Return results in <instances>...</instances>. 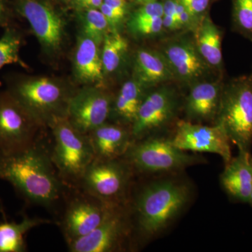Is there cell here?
<instances>
[{
	"label": "cell",
	"instance_id": "cell-5",
	"mask_svg": "<svg viewBox=\"0 0 252 252\" xmlns=\"http://www.w3.org/2000/svg\"><path fill=\"white\" fill-rule=\"evenodd\" d=\"M41 125L67 117L68 96L62 86L48 78L18 79L7 91Z\"/></svg>",
	"mask_w": 252,
	"mask_h": 252
},
{
	"label": "cell",
	"instance_id": "cell-14",
	"mask_svg": "<svg viewBox=\"0 0 252 252\" xmlns=\"http://www.w3.org/2000/svg\"><path fill=\"white\" fill-rule=\"evenodd\" d=\"M16 10L30 23L41 44L56 51L62 43L64 23L59 14L49 6L36 0H18Z\"/></svg>",
	"mask_w": 252,
	"mask_h": 252
},
{
	"label": "cell",
	"instance_id": "cell-9",
	"mask_svg": "<svg viewBox=\"0 0 252 252\" xmlns=\"http://www.w3.org/2000/svg\"><path fill=\"white\" fill-rule=\"evenodd\" d=\"M172 143L181 150L220 156L225 164L231 160L230 141L226 132L219 124L203 126L193 122L180 121L177 124Z\"/></svg>",
	"mask_w": 252,
	"mask_h": 252
},
{
	"label": "cell",
	"instance_id": "cell-7",
	"mask_svg": "<svg viewBox=\"0 0 252 252\" xmlns=\"http://www.w3.org/2000/svg\"><path fill=\"white\" fill-rule=\"evenodd\" d=\"M40 126L8 91L0 93V154L17 153L35 144Z\"/></svg>",
	"mask_w": 252,
	"mask_h": 252
},
{
	"label": "cell",
	"instance_id": "cell-11",
	"mask_svg": "<svg viewBox=\"0 0 252 252\" xmlns=\"http://www.w3.org/2000/svg\"><path fill=\"white\" fill-rule=\"evenodd\" d=\"M112 112L110 97L99 89L89 88L71 96L68 103L67 118L82 133L105 124Z\"/></svg>",
	"mask_w": 252,
	"mask_h": 252
},
{
	"label": "cell",
	"instance_id": "cell-13",
	"mask_svg": "<svg viewBox=\"0 0 252 252\" xmlns=\"http://www.w3.org/2000/svg\"><path fill=\"white\" fill-rule=\"evenodd\" d=\"M176 108L175 94L169 89H159L146 96L131 127L133 142L166 125L175 116Z\"/></svg>",
	"mask_w": 252,
	"mask_h": 252
},
{
	"label": "cell",
	"instance_id": "cell-3",
	"mask_svg": "<svg viewBox=\"0 0 252 252\" xmlns=\"http://www.w3.org/2000/svg\"><path fill=\"white\" fill-rule=\"evenodd\" d=\"M54 142L51 157L64 183H80L95 157L89 135L76 129L67 117L55 119L49 125Z\"/></svg>",
	"mask_w": 252,
	"mask_h": 252
},
{
	"label": "cell",
	"instance_id": "cell-8",
	"mask_svg": "<svg viewBox=\"0 0 252 252\" xmlns=\"http://www.w3.org/2000/svg\"><path fill=\"white\" fill-rule=\"evenodd\" d=\"M132 170L125 159L94 158L79 185L86 193L111 205H119L128 187Z\"/></svg>",
	"mask_w": 252,
	"mask_h": 252
},
{
	"label": "cell",
	"instance_id": "cell-15",
	"mask_svg": "<svg viewBox=\"0 0 252 252\" xmlns=\"http://www.w3.org/2000/svg\"><path fill=\"white\" fill-rule=\"evenodd\" d=\"M220 182L230 198L249 203L252 192V157L250 152L239 151L238 155L225 164Z\"/></svg>",
	"mask_w": 252,
	"mask_h": 252
},
{
	"label": "cell",
	"instance_id": "cell-20",
	"mask_svg": "<svg viewBox=\"0 0 252 252\" xmlns=\"http://www.w3.org/2000/svg\"><path fill=\"white\" fill-rule=\"evenodd\" d=\"M135 80L144 86L155 85L168 80L173 71L165 56L148 50L137 52L135 66Z\"/></svg>",
	"mask_w": 252,
	"mask_h": 252
},
{
	"label": "cell",
	"instance_id": "cell-21",
	"mask_svg": "<svg viewBox=\"0 0 252 252\" xmlns=\"http://www.w3.org/2000/svg\"><path fill=\"white\" fill-rule=\"evenodd\" d=\"M51 223L46 219L24 215L21 222L0 221V252H23L27 250L25 237L26 233L39 225Z\"/></svg>",
	"mask_w": 252,
	"mask_h": 252
},
{
	"label": "cell",
	"instance_id": "cell-26",
	"mask_svg": "<svg viewBox=\"0 0 252 252\" xmlns=\"http://www.w3.org/2000/svg\"><path fill=\"white\" fill-rule=\"evenodd\" d=\"M109 26L108 21L102 11L96 9L87 10L84 21L86 36L94 39L96 43L99 44L103 41Z\"/></svg>",
	"mask_w": 252,
	"mask_h": 252
},
{
	"label": "cell",
	"instance_id": "cell-25",
	"mask_svg": "<svg viewBox=\"0 0 252 252\" xmlns=\"http://www.w3.org/2000/svg\"><path fill=\"white\" fill-rule=\"evenodd\" d=\"M22 36L15 28H6L0 38V70L7 64H17L27 67L20 57Z\"/></svg>",
	"mask_w": 252,
	"mask_h": 252
},
{
	"label": "cell",
	"instance_id": "cell-18",
	"mask_svg": "<svg viewBox=\"0 0 252 252\" xmlns=\"http://www.w3.org/2000/svg\"><path fill=\"white\" fill-rule=\"evenodd\" d=\"M165 57L173 72L185 80H193L206 70L205 60L198 49L189 43H174L167 47Z\"/></svg>",
	"mask_w": 252,
	"mask_h": 252
},
{
	"label": "cell",
	"instance_id": "cell-23",
	"mask_svg": "<svg viewBox=\"0 0 252 252\" xmlns=\"http://www.w3.org/2000/svg\"><path fill=\"white\" fill-rule=\"evenodd\" d=\"M144 86L137 80L128 81L123 85L118 94L114 109L122 122L132 124L144 98Z\"/></svg>",
	"mask_w": 252,
	"mask_h": 252
},
{
	"label": "cell",
	"instance_id": "cell-37",
	"mask_svg": "<svg viewBox=\"0 0 252 252\" xmlns=\"http://www.w3.org/2000/svg\"><path fill=\"white\" fill-rule=\"evenodd\" d=\"M250 203V205H252V193H251V195H250V200H249V203Z\"/></svg>",
	"mask_w": 252,
	"mask_h": 252
},
{
	"label": "cell",
	"instance_id": "cell-31",
	"mask_svg": "<svg viewBox=\"0 0 252 252\" xmlns=\"http://www.w3.org/2000/svg\"><path fill=\"white\" fill-rule=\"evenodd\" d=\"M191 16L200 14L207 9L210 0H177Z\"/></svg>",
	"mask_w": 252,
	"mask_h": 252
},
{
	"label": "cell",
	"instance_id": "cell-38",
	"mask_svg": "<svg viewBox=\"0 0 252 252\" xmlns=\"http://www.w3.org/2000/svg\"><path fill=\"white\" fill-rule=\"evenodd\" d=\"M139 1H148V0H139Z\"/></svg>",
	"mask_w": 252,
	"mask_h": 252
},
{
	"label": "cell",
	"instance_id": "cell-32",
	"mask_svg": "<svg viewBox=\"0 0 252 252\" xmlns=\"http://www.w3.org/2000/svg\"><path fill=\"white\" fill-rule=\"evenodd\" d=\"M100 11H102V14L107 18L109 24L114 26V27L122 22L126 15L125 12L118 11V10L111 7L109 5L104 2L101 5Z\"/></svg>",
	"mask_w": 252,
	"mask_h": 252
},
{
	"label": "cell",
	"instance_id": "cell-2",
	"mask_svg": "<svg viewBox=\"0 0 252 252\" xmlns=\"http://www.w3.org/2000/svg\"><path fill=\"white\" fill-rule=\"evenodd\" d=\"M190 199V187L179 181H157L146 185L135 203L141 234L152 238L165 230L185 210Z\"/></svg>",
	"mask_w": 252,
	"mask_h": 252
},
{
	"label": "cell",
	"instance_id": "cell-24",
	"mask_svg": "<svg viewBox=\"0 0 252 252\" xmlns=\"http://www.w3.org/2000/svg\"><path fill=\"white\" fill-rule=\"evenodd\" d=\"M127 47V40L117 32L105 34L101 54L104 73H111L117 69Z\"/></svg>",
	"mask_w": 252,
	"mask_h": 252
},
{
	"label": "cell",
	"instance_id": "cell-4",
	"mask_svg": "<svg viewBox=\"0 0 252 252\" xmlns=\"http://www.w3.org/2000/svg\"><path fill=\"white\" fill-rule=\"evenodd\" d=\"M216 123L224 128L230 142L239 151L250 152L252 145V76L235 79L223 88Z\"/></svg>",
	"mask_w": 252,
	"mask_h": 252
},
{
	"label": "cell",
	"instance_id": "cell-17",
	"mask_svg": "<svg viewBox=\"0 0 252 252\" xmlns=\"http://www.w3.org/2000/svg\"><path fill=\"white\" fill-rule=\"evenodd\" d=\"M223 88L219 83H200L192 88L186 102V112L197 122L216 120Z\"/></svg>",
	"mask_w": 252,
	"mask_h": 252
},
{
	"label": "cell",
	"instance_id": "cell-34",
	"mask_svg": "<svg viewBox=\"0 0 252 252\" xmlns=\"http://www.w3.org/2000/svg\"><path fill=\"white\" fill-rule=\"evenodd\" d=\"M10 14L5 0H0V26H4L9 22Z\"/></svg>",
	"mask_w": 252,
	"mask_h": 252
},
{
	"label": "cell",
	"instance_id": "cell-36",
	"mask_svg": "<svg viewBox=\"0 0 252 252\" xmlns=\"http://www.w3.org/2000/svg\"><path fill=\"white\" fill-rule=\"evenodd\" d=\"M104 3L111 7L126 13V2L125 0H104Z\"/></svg>",
	"mask_w": 252,
	"mask_h": 252
},
{
	"label": "cell",
	"instance_id": "cell-6",
	"mask_svg": "<svg viewBox=\"0 0 252 252\" xmlns=\"http://www.w3.org/2000/svg\"><path fill=\"white\" fill-rule=\"evenodd\" d=\"M124 157L132 170L144 173L177 171L203 160L177 148L171 140L157 137L134 141Z\"/></svg>",
	"mask_w": 252,
	"mask_h": 252
},
{
	"label": "cell",
	"instance_id": "cell-16",
	"mask_svg": "<svg viewBox=\"0 0 252 252\" xmlns=\"http://www.w3.org/2000/svg\"><path fill=\"white\" fill-rule=\"evenodd\" d=\"M94 157L99 160L121 158L133 142L131 130L122 126L104 124L88 134Z\"/></svg>",
	"mask_w": 252,
	"mask_h": 252
},
{
	"label": "cell",
	"instance_id": "cell-28",
	"mask_svg": "<svg viewBox=\"0 0 252 252\" xmlns=\"http://www.w3.org/2000/svg\"><path fill=\"white\" fill-rule=\"evenodd\" d=\"M163 12V5L160 3L148 2L136 11L129 24L142 22L152 18L162 17Z\"/></svg>",
	"mask_w": 252,
	"mask_h": 252
},
{
	"label": "cell",
	"instance_id": "cell-35",
	"mask_svg": "<svg viewBox=\"0 0 252 252\" xmlns=\"http://www.w3.org/2000/svg\"><path fill=\"white\" fill-rule=\"evenodd\" d=\"M104 0H77L78 4L87 9L100 7Z\"/></svg>",
	"mask_w": 252,
	"mask_h": 252
},
{
	"label": "cell",
	"instance_id": "cell-12",
	"mask_svg": "<svg viewBox=\"0 0 252 252\" xmlns=\"http://www.w3.org/2000/svg\"><path fill=\"white\" fill-rule=\"evenodd\" d=\"M129 224L120 205L115 207L104 221L89 234L68 243L72 252H112L120 249Z\"/></svg>",
	"mask_w": 252,
	"mask_h": 252
},
{
	"label": "cell",
	"instance_id": "cell-10",
	"mask_svg": "<svg viewBox=\"0 0 252 252\" xmlns=\"http://www.w3.org/2000/svg\"><path fill=\"white\" fill-rule=\"evenodd\" d=\"M119 205L105 203L86 193L84 196L73 199L63 220V230L67 243L89 234Z\"/></svg>",
	"mask_w": 252,
	"mask_h": 252
},
{
	"label": "cell",
	"instance_id": "cell-33",
	"mask_svg": "<svg viewBox=\"0 0 252 252\" xmlns=\"http://www.w3.org/2000/svg\"><path fill=\"white\" fill-rule=\"evenodd\" d=\"M176 14H177V20L181 27L189 24L191 16L178 1H176Z\"/></svg>",
	"mask_w": 252,
	"mask_h": 252
},
{
	"label": "cell",
	"instance_id": "cell-29",
	"mask_svg": "<svg viewBox=\"0 0 252 252\" xmlns=\"http://www.w3.org/2000/svg\"><path fill=\"white\" fill-rule=\"evenodd\" d=\"M131 31L142 35H149L160 32L163 28L162 17L152 18L142 22L129 24Z\"/></svg>",
	"mask_w": 252,
	"mask_h": 252
},
{
	"label": "cell",
	"instance_id": "cell-30",
	"mask_svg": "<svg viewBox=\"0 0 252 252\" xmlns=\"http://www.w3.org/2000/svg\"><path fill=\"white\" fill-rule=\"evenodd\" d=\"M163 16H162V24L163 27L170 31H175L181 28L180 23L176 14V1L167 0L163 5Z\"/></svg>",
	"mask_w": 252,
	"mask_h": 252
},
{
	"label": "cell",
	"instance_id": "cell-22",
	"mask_svg": "<svg viewBox=\"0 0 252 252\" xmlns=\"http://www.w3.org/2000/svg\"><path fill=\"white\" fill-rule=\"evenodd\" d=\"M197 49L205 62L213 66L222 63L221 34L208 18L199 25L196 34Z\"/></svg>",
	"mask_w": 252,
	"mask_h": 252
},
{
	"label": "cell",
	"instance_id": "cell-19",
	"mask_svg": "<svg viewBox=\"0 0 252 252\" xmlns=\"http://www.w3.org/2000/svg\"><path fill=\"white\" fill-rule=\"evenodd\" d=\"M99 44L86 36L78 44L74 65L78 77L83 82L99 84L103 80L104 69Z\"/></svg>",
	"mask_w": 252,
	"mask_h": 252
},
{
	"label": "cell",
	"instance_id": "cell-27",
	"mask_svg": "<svg viewBox=\"0 0 252 252\" xmlns=\"http://www.w3.org/2000/svg\"><path fill=\"white\" fill-rule=\"evenodd\" d=\"M233 19L238 31L252 39V0H235Z\"/></svg>",
	"mask_w": 252,
	"mask_h": 252
},
{
	"label": "cell",
	"instance_id": "cell-1",
	"mask_svg": "<svg viewBox=\"0 0 252 252\" xmlns=\"http://www.w3.org/2000/svg\"><path fill=\"white\" fill-rule=\"evenodd\" d=\"M0 179L9 182L28 203L51 207L64 193V181L51 153L36 142L17 153L0 154Z\"/></svg>",
	"mask_w": 252,
	"mask_h": 252
}]
</instances>
